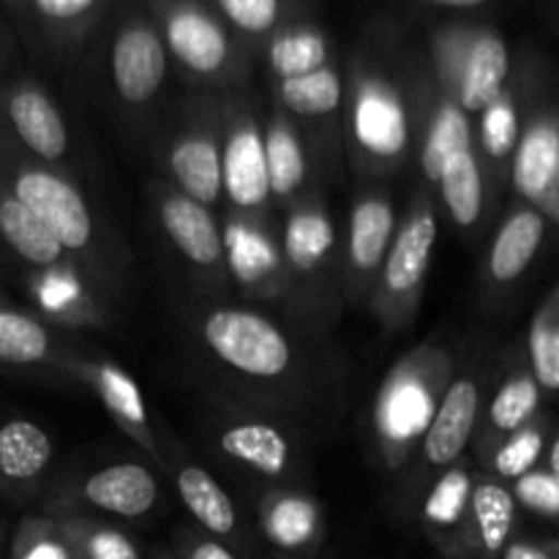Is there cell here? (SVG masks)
<instances>
[{
    "label": "cell",
    "mask_w": 559,
    "mask_h": 559,
    "mask_svg": "<svg viewBox=\"0 0 559 559\" xmlns=\"http://www.w3.org/2000/svg\"><path fill=\"white\" fill-rule=\"evenodd\" d=\"M107 0H27V9L49 27H80L104 9Z\"/></svg>",
    "instance_id": "35"
},
{
    "label": "cell",
    "mask_w": 559,
    "mask_h": 559,
    "mask_svg": "<svg viewBox=\"0 0 559 559\" xmlns=\"http://www.w3.org/2000/svg\"><path fill=\"white\" fill-rule=\"evenodd\" d=\"M262 145H265L267 183H271V191H276V194H293L304 183L306 173L300 142L284 126H273L267 140H262Z\"/></svg>",
    "instance_id": "27"
},
{
    "label": "cell",
    "mask_w": 559,
    "mask_h": 559,
    "mask_svg": "<svg viewBox=\"0 0 559 559\" xmlns=\"http://www.w3.org/2000/svg\"><path fill=\"white\" fill-rule=\"evenodd\" d=\"M544 451V437L533 429H524L513 437L511 442H506L500 453H497V473L506 475V478H522L530 473L535 462L540 459Z\"/></svg>",
    "instance_id": "36"
},
{
    "label": "cell",
    "mask_w": 559,
    "mask_h": 559,
    "mask_svg": "<svg viewBox=\"0 0 559 559\" xmlns=\"http://www.w3.org/2000/svg\"><path fill=\"white\" fill-rule=\"evenodd\" d=\"M502 559H555V557H551V551H546L544 546L516 540V544H508L506 549H502Z\"/></svg>",
    "instance_id": "41"
},
{
    "label": "cell",
    "mask_w": 559,
    "mask_h": 559,
    "mask_svg": "<svg viewBox=\"0 0 559 559\" xmlns=\"http://www.w3.org/2000/svg\"><path fill=\"white\" fill-rule=\"evenodd\" d=\"M467 500H469V480L467 475L456 469V473H448L445 478L435 486L424 513L431 524H437V527H453V524L462 519Z\"/></svg>",
    "instance_id": "32"
},
{
    "label": "cell",
    "mask_w": 559,
    "mask_h": 559,
    "mask_svg": "<svg viewBox=\"0 0 559 559\" xmlns=\"http://www.w3.org/2000/svg\"><path fill=\"white\" fill-rule=\"evenodd\" d=\"M426 3L448 5V9H475V5H484L489 0H426Z\"/></svg>",
    "instance_id": "43"
},
{
    "label": "cell",
    "mask_w": 559,
    "mask_h": 559,
    "mask_svg": "<svg viewBox=\"0 0 559 559\" xmlns=\"http://www.w3.org/2000/svg\"><path fill=\"white\" fill-rule=\"evenodd\" d=\"M282 102L298 115H328L342 102V82L338 74L328 66L311 71V74L282 80L278 85Z\"/></svg>",
    "instance_id": "25"
},
{
    "label": "cell",
    "mask_w": 559,
    "mask_h": 559,
    "mask_svg": "<svg viewBox=\"0 0 559 559\" xmlns=\"http://www.w3.org/2000/svg\"><path fill=\"white\" fill-rule=\"evenodd\" d=\"M393 233V211L382 200H366L355 207L349 227V254L364 271L380 265L385 246Z\"/></svg>",
    "instance_id": "23"
},
{
    "label": "cell",
    "mask_w": 559,
    "mask_h": 559,
    "mask_svg": "<svg viewBox=\"0 0 559 559\" xmlns=\"http://www.w3.org/2000/svg\"><path fill=\"white\" fill-rule=\"evenodd\" d=\"M222 186H227L235 205H262L271 194L262 136L254 129H240L229 136L222 158Z\"/></svg>",
    "instance_id": "10"
},
{
    "label": "cell",
    "mask_w": 559,
    "mask_h": 559,
    "mask_svg": "<svg viewBox=\"0 0 559 559\" xmlns=\"http://www.w3.org/2000/svg\"><path fill=\"white\" fill-rule=\"evenodd\" d=\"M0 235L16 254L33 265H52L63 254L60 240L14 197L0 200Z\"/></svg>",
    "instance_id": "16"
},
{
    "label": "cell",
    "mask_w": 559,
    "mask_h": 559,
    "mask_svg": "<svg viewBox=\"0 0 559 559\" xmlns=\"http://www.w3.org/2000/svg\"><path fill=\"white\" fill-rule=\"evenodd\" d=\"M186 559H238L227 546L213 544V540H202V544H194L189 549V557Z\"/></svg>",
    "instance_id": "42"
},
{
    "label": "cell",
    "mask_w": 559,
    "mask_h": 559,
    "mask_svg": "<svg viewBox=\"0 0 559 559\" xmlns=\"http://www.w3.org/2000/svg\"><path fill=\"white\" fill-rule=\"evenodd\" d=\"M355 136L377 156H396L407 145V115L382 82H366L355 102Z\"/></svg>",
    "instance_id": "6"
},
{
    "label": "cell",
    "mask_w": 559,
    "mask_h": 559,
    "mask_svg": "<svg viewBox=\"0 0 559 559\" xmlns=\"http://www.w3.org/2000/svg\"><path fill=\"white\" fill-rule=\"evenodd\" d=\"M538 407V385L527 377L508 382L491 404V424L502 431H516Z\"/></svg>",
    "instance_id": "31"
},
{
    "label": "cell",
    "mask_w": 559,
    "mask_h": 559,
    "mask_svg": "<svg viewBox=\"0 0 559 559\" xmlns=\"http://www.w3.org/2000/svg\"><path fill=\"white\" fill-rule=\"evenodd\" d=\"M442 52L459 60V98L464 112H484L500 98L511 55L495 31H453L442 36Z\"/></svg>",
    "instance_id": "3"
},
{
    "label": "cell",
    "mask_w": 559,
    "mask_h": 559,
    "mask_svg": "<svg viewBox=\"0 0 559 559\" xmlns=\"http://www.w3.org/2000/svg\"><path fill=\"white\" fill-rule=\"evenodd\" d=\"M9 5H14V9H22V5H27V0H5Z\"/></svg>",
    "instance_id": "45"
},
{
    "label": "cell",
    "mask_w": 559,
    "mask_h": 559,
    "mask_svg": "<svg viewBox=\"0 0 559 559\" xmlns=\"http://www.w3.org/2000/svg\"><path fill=\"white\" fill-rule=\"evenodd\" d=\"M162 224L180 251L197 265H216L222 260V238L216 222L200 202L173 197L162 207Z\"/></svg>",
    "instance_id": "11"
},
{
    "label": "cell",
    "mask_w": 559,
    "mask_h": 559,
    "mask_svg": "<svg viewBox=\"0 0 559 559\" xmlns=\"http://www.w3.org/2000/svg\"><path fill=\"white\" fill-rule=\"evenodd\" d=\"M267 60L278 80L311 74L328 63V41L322 31L309 25H295L278 31L267 44Z\"/></svg>",
    "instance_id": "20"
},
{
    "label": "cell",
    "mask_w": 559,
    "mask_h": 559,
    "mask_svg": "<svg viewBox=\"0 0 559 559\" xmlns=\"http://www.w3.org/2000/svg\"><path fill=\"white\" fill-rule=\"evenodd\" d=\"M559 473V442L551 445V475Z\"/></svg>",
    "instance_id": "44"
},
{
    "label": "cell",
    "mask_w": 559,
    "mask_h": 559,
    "mask_svg": "<svg viewBox=\"0 0 559 559\" xmlns=\"http://www.w3.org/2000/svg\"><path fill=\"white\" fill-rule=\"evenodd\" d=\"M16 559H71V555L63 544H58V540L41 538L27 544Z\"/></svg>",
    "instance_id": "40"
},
{
    "label": "cell",
    "mask_w": 559,
    "mask_h": 559,
    "mask_svg": "<svg viewBox=\"0 0 559 559\" xmlns=\"http://www.w3.org/2000/svg\"><path fill=\"white\" fill-rule=\"evenodd\" d=\"M516 495L530 511H538L544 516H557L559 513V480L557 475L527 473L522 475L516 486Z\"/></svg>",
    "instance_id": "37"
},
{
    "label": "cell",
    "mask_w": 559,
    "mask_h": 559,
    "mask_svg": "<svg viewBox=\"0 0 559 559\" xmlns=\"http://www.w3.org/2000/svg\"><path fill=\"white\" fill-rule=\"evenodd\" d=\"M530 358H533L535 380L546 391L559 388V333L549 322H535L530 333Z\"/></svg>",
    "instance_id": "34"
},
{
    "label": "cell",
    "mask_w": 559,
    "mask_h": 559,
    "mask_svg": "<svg viewBox=\"0 0 559 559\" xmlns=\"http://www.w3.org/2000/svg\"><path fill=\"white\" fill-rule=\"evenodd\" d=\"M5 115L20 140L41 158H60L69 147L58 107L36 87H20L5 102Z\"/></svg>",
    "instance_id": "8"
},
{
    "label": "cell",
    "mask_w": 559,
    "mask_h": 559,
    "mask_svg": "<svg viewBox=\"0 0 559 559\" xmlns=\"http://www.w3.org/2000/svg\"><path fill=\"white\" fill-rule=\"evenodd\" d=\"M178 491L183 506L194 513L197 522L218 538H227L238 527V513L227 491L200 467H183L178 475Z\"/></svg>",
    "instance_id": "15"
},
{
    "label": "cell",
    "mask_w": 559,
    "mask_h": 559,
    "mask_svg": "<svg viewBox=\"0 0 559 559\" xmlns=\"http://www.w3.org/2000/svg\"><path fill=\"white\" fill-rule=\"evenodd\" d=\"M85 559H140V551L118 530H96L85 540Z\"/></svg>",
    "instance_id": "39"
},
{
    "label": "cell",
    "mask_w": 559,
    "mask_h": 559,
    "mask_svg": "<svg viewBox=\"0 0 559 559\" xmlns=\"http://www.w3.org/2000/svg\"><path fill=\"white\" fill-rule=\"evenodd\" d=\"M478 418V385L469 380L453 382L426 435V459L435 467H448L462 456Z\"/></svg>",
    "instance_id": "7"
},
{
    "label": "cell",
    "mask_w": 559,
    "mask_h": 559,
    "mask_svg": "<svg viewBox=\"0 0 559 559\" xmlns=\"http://www.w3.org/2000/svg\"><path fill=\"white\" fill-rule=\"evenodd\" d=\"M11 197L20 200L60 240L63 249H85L91 240L93 224L85 200L66 180L38 169H25L16 175Z\"/></svg>",
    "instance_id": "5"
},
{
    "label": "cell",
    "mask_w": 559,
    "mask_h": 559,
    "mask_svg": "<svg viewBox=\"0 0 559 559\" xmlns=\"http://www.w3.org/2000/svg\"><path fill=\"white\" fill-rule=\"evenodd\" d=\"M287 254L298 267H311L333 246V227L320 213H300L287 224Z\"/></svg>",
    "instance_id": "30"
},
{
    "label": "cell",
    "mask_w": 559,
    "mask_h": 559,
    "mask_svg": "<svg viewBox=\"0 0 559 559\" xmlns=\"http://www.w3.org/2000/svg\"><path fill=\"white\" fill-rule=\"evenodd\" d=\"M173 173L189 200L194 202H213L222 191V156H218L216 145L205 136H191L175 145Z\"/></svg>",
    "instance_id": "18"
},
{
    "label": "cell",
    "mask_w": 559,
    "mask_h": 559,
    "mask_svg": "<svg viewBox=\"0 0 559 559\" xmlns=\"http://www.w3.org/2000/svg\"><path fill=\"white\" fill-rule=\"evenodd\" d=\"M484 112L486 147H489V153H495V156H502V153L511 151L513 140H516V115H513V109L508 107L506 102H500V98H497L491 107H486Z\"/></svg>",
    "instance_id": "38"
},
{
    "label": "cell",
    "mask_w": 559,
    "mask_h": 559,
    "mask_svg": "<svg viewBox=\"0 0 559 559\" xmlns=\"http://www.w3.org/2000/svg\"><path fill=\"white\" fill-rule=\"evenodd\" d=\"M85 497L102 511L115 516H145L156 502V478L140 464H115L102 469L85 484Z\"/></svg>",
    "instance_id": "9"
},
{
    "label": "cell",
    "mask_w": 559,
    "mask_h": 559,
    "mask_svg": "<svg viewBox=\"0 0 559 559\" xmlns=\"http://www.w3.org/2000/svg\"><path fill=\"white\" fill-rule=\"evenodd\" d=\"M98 388H102V396L120 418H126L134 426H145V404H142L140 388L134 385L129 374H123L115 366H104L98 371Z\"/></svg>",
    "instance_id": "33"
},
{
    "label": "cell",
    "mask_w": 559,
    "mask_h": 559,
    "mask_svg": "<svg viewBox=\"0 0 559 559\" xmlns=\"http://www.w3.org/2000/svg\"><path fill=\"white\" fill-rule=\"evenodd\" d=\"M559 173V136L549 123H540L522 136L513 162V186L527 200H546L555 194Z\"/></svg>",
    "instance_id": "12"
},
{
    "label": "cell",
    "mask_w": 559,
    "mask_h": 559,
    "mask_svg": "<svg viewBox=\"0 0 559 559\" xmlns=\"http://www.w3.org/2000/svg\"><path fill=\"white\" fill-rule=\"evenodd\" d=\"M435 240L437 218L431 213H420L404 227L385 265V282L393 293H407L420 282V276L429 267Z\"/></svg>",
    "instance_id": "14"
},
{
    "label": "cell",
    "mask_w": 559,
    "mask_h": 559,
    "mask_svg": "<svg viewBox=\"0 0 559 559\" xmlns=\"http://www.w3.org/2000/svg\"><path fill=\"white\" fill-rule=\"evenodd\" d=\"M442 200L448 211L462 227L478 222L480 207H484V180H480L478 162L469 151L456 153L440 173Z\"/></svg>",
    "instance_id": "22"
},
{
    "label": "cell",
    "mask_w": 559,
    "mask_h": 559,
    "mask_svg": "<svg viewBox=\"0 0 559 559\" xmlns=\"http://www.w3.org/2000/svg\"><path fill=\"white\" fill-rule=\"evenodd\" d=\"M265 527L273 544H278L282 549H300V546L314 540L317 511L311 502L287 497V500L273 506V511L267 513Z\"/></svg>",
    "instance_id": "28"
},
{
    "label": "cell",
    "mask_w": 559,
    "mask_h": 559,
    "mask_svg": "<svg viewBox=\"0 0 559 559\" xmlns=\"http://www.w3.org/2000/svg\"><path fill=\"white\" fill-rule=\"evenodd\" d=\"M469 151V123L467 112L456 104H445V107L437 112L435 126H431V134L424 145V173L431 180L440 178L442 167L451 162L456 153Z\"/></svg>",
    "instance_id": "24"
},
{
    "label": "cell",
    "mask_w": 559,
    "mask_h": 559,
    "mask_svg": "<svg viewBox=\"0 0 559 559\" xmlns=\"http://www.w3.org/2000/svg\"><path fill=\"white\" fill-rule=\"evenodd\" d=\"M164 49L194 74H218L233 60V36L227 22L207 0H153Z\"/></svg>",
    "instance_id": "1"
},
{
    "label": "cell",
    "mask_w": 559,
    "mask_h": 559,
    "mask_svg": "<svg viewBox=\"0 0 559 559\" xmlns=\"http://www.w3.org/2000/svg\"><path fill=\"white\" fill-rule=\"evenodd\" d=\"M516 500L500 484H480L473 491V516L478 527V546L486 557L502 555L511 544Z\"/></svg>",
    "instance_id": "21"
},
{
    "label": "cell",
    "mask_w": 559,
    "mask_h": 559,
    "mask_svg": "<svg viewBox=\"0 0 559 559\" xmlns=\"http://www.w3.org/2000/svg\"><path fill=\"white\" fill-rule=\"evenodd\" d=\"M52 459L44 429L31 420H9L0 426V475L9 480H31L41 475Z\"/></svg>",
    "instance_id": "17"
},
{
    "label": "cell",
    "mask_w": 559,
    "mask_h": 559,
    "mask_svg": "<svg viewBox=\"0 0 559 559\" xmlns=\"http://www.w3.org/2000/svg\"><path fill=\"white\" fill-rule=\"evenodd\" d=\"M243 36H271L284 16V0H207Z\"/></svg>",
    "instance_id": "29"
},
{
    "label": "cell",
    "mask_w": 559,
    "mask_h": 559,
    "mask_svg": "<svg viewBox=\"0 0 559 559\" xmlns=\"http://www.w3.org/2000/svg\"><path fill=\"white\" fill-rule=\"evenodd\" d=\"M47 331L20 311L0 309V364H38L47 358Z\"/></svg>",
    "instance_id": "26"
},
{
    "label": "cell",
    "mask_w": 559,
    "mask_h": 559,
    "mask_svg": "<svg viewBox=\"0 0 559 559\" xmlns=\"http://www.w3.org/2000/svg\"><path fill=\"white\" fill-rule=\"evenodd\" d=\"M222 448L238 462L260 469V473L282 475L289 462V445L282 431L265 424H240L222 435Z\"/></svg>",
    "instance_id": "19"
},
{
    "label": "cell",
    "mask_w": 559,
    "mask_h": 559,
    "mask_svg": "<svg viewBox=\"0 0 559 559\" xmlns=\"http://www.w3.org/2000/svg\"><path fill=\"white\" fill-rule=\"evenodd\" d=\"M544 240V218L533 211H522L502 224L489 254V271L497 282H513L527 271Z\"/></svg>",
    "instance_id": "13"
},
{
    "label": "cell",
    "mask_w": 559,
    "mask_h": 559,
    "mask_svg": "<svg viewBox=\"0 0 559 559\" xmlns=\"http://www.w3.org/2000/svg\"><path fill=\"white\" fill-rule=\"evenodd\" d=\"M167 74V49L147 16H131L112 41V80L120 98L145 104L156 96Z\"/></svg>",
    "instance_id": "4"
},
{
    "label": "cell",
    "mask_w": 559,
    "mask_h": 559,
    "mask_svg": "<svg viewBox=\"0 0 559 559\" xmlns=\"http://www.w3.org/2000/svg\"><path fill=\"white\" fill-rule=\"evenodd\" d=\"M213 353L251 377H278L289 366V344L276 325L251 311L222 309L205 320Z\"/></svg>",
    "instance_id": "2"
}]
</instances>
